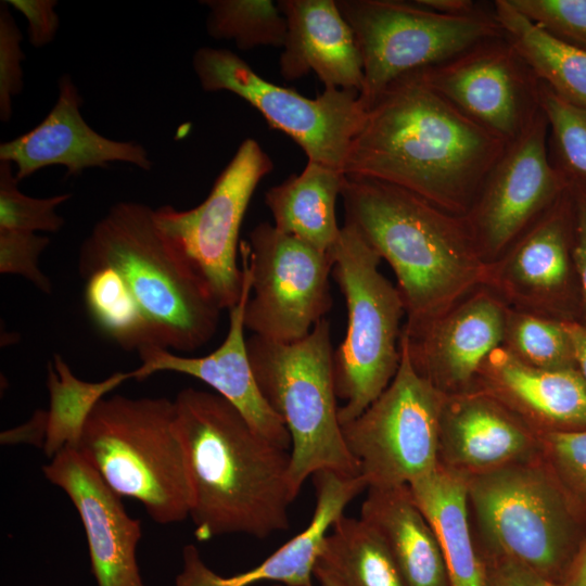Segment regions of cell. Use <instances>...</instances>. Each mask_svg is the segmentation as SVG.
Masks as SVG:
<instances>
[{"instance_id": "cell-1", "label": "cell", "mask_w": 586, "mask_h": 586, "mask_svg": "<svg viewBox=\"0 0 586 586\" xmlns=\"http://www.w3.org/2000/svg\"><path fill=\"white\" fill-rule=\"evenodd\" d=\"M507 143L415 71L392 81L367 107L343 173L397 186L462 217Z\"/></svg>"}, {"instance_id": "cell-2", "label": "cell", "mask_w": 586, "mask_h": 586, "mask_svg": "<svg viewBox=\"0 0 586 586\" xmlns=\"http://www.w3.org/2000/svg\"><path fill=\"white\" fill-rule=\"evenodd\" d=\"M199 542L244 534L264 539L290 526L296 498L291 453L255 431L225 398L193 387L174 399Z\"/></svg>"}, {"instance_id": "cell-3", "label": "cell", "mask_w": 586, "mask_h": 586, "mask_svg": "<svg viewBox=\"0 0 586 586\" xmlns=\"http://www.w3.org/2000/svg\"><path fill=\"white\" fill-rule=\"evenodd\" d=\"M341 196L345 224L391 266L407 322L432 319L482 285L486 264L462 217L360 176L344 175Z\"/></svg>"}, {"instance_id": "cell-4", "label": "cell", "mask_w": 586, "mask_h": 586, "mask_svg": "<svg viewBox=\"0 0 586 586\" xmlns=\"http://www.w3.org/2000/svg\"><path fill=\"white\" fill-rule=\"evenodd\" d=\"M102 267L124 278L153 345L192 352L215 335L221 309L150 206L118 202L93 226L80 246L78 268L84 278Z\"/></svg>"}, {"instance_id": "cell-5", "label": "cell", "mask_w": 586, "mask_h": 586, "mask_svg": "<svg viewBox=\"0 0 586 586\" xmlns=\"http://www.w3.org/2000/svg\"><path fill=\"white\" fill-rule=\"evenodd\" d=\"M466 480L482 559L511 560L559 585L586 543V507L544 456Z\"/></svg>"}, {"instance_id": "cell-6", "label": "cell", "mask_w": 586, "mask_h": 586, "mask_svg": "<svg viewBox=\"0 0 586 586\" xmlns=\"http://www.w3.org/2000/svg\"><path fill=\"white\" fill-rule=\"evenodd\" d=\"M77 450L116 495L139 501L154 522L189 518L192 492L174 400L105 396Z\"/></svg>"}, {"instance_id": "cell-7", "label": "cell", "mask_w": 586, "mask_h": 586, "mask_svg": "<svg viewBox=\"0 0 586 586\" xmlns=\"http://www.w3.org/2000/svg\"><path fill=\"white\" fill-rule=\"evenodd\" d=\"M246 346L258 387L291 437L294 496L319 471L360 476L339 420L330 322L322 319L293 343L252 334Z\"/></svg>"}, {"instance_id": "cell-8", "label": "cell", "mask_w": 586, "mask_h": 586, "mask_svg": "<svg viewBox=\"0 0 586 586\" xmlns=\"http://www.w3.org/2000/svg\"><path fill=\"white\" fill-rule=\"evenodd\" d=\"M332 277L344 296L347 328L333 352L341 425L358 417L395 377L400 364L405 305L396 285L379 270L381 257L351 225L330 250Z\"/></svg>"}, {"instance_id": "cell-9", "label": "cell", "mask_w": 586, "mask_h": 586, "mask_svg": "<svg viewBox=\"0 0 586 586\" xmlns=\"http://www.w3.org/2000/svg\"><path fill=\"white\" fill-rule=\"evenodd\" d=\"M358 41L364 63L360 99L368 107L395 79L445 62L504 36L493 11L446 15L394 0H336Z\"/></svg>"}, {"instance_id": "cell-10", "label": "cell", "mask_w": 586, "mask_h": 586, "mask_svg": "<svg viewBox=\"0 0 586 586\" xmlns=\"http://www.w3.org/2000/svg\"><path fill=\"white\" fill-rule=\"evenodd\" d=\"M192 67L204 91L237 94L270 127L293 139L308 161L343 173L351 143L367 112L358 91L324 89L309 99L264 79L238 54L222 48H199Z\"/></svg>"}, {"instance_id": "cell-11", "label": "cell", "mask_w": 586, "mask_h": 586, "mask_svg": "<svg viewBox=\"0 0 586 586\" xmlns=\"http://www.w3.org/2000/svg\"><path fill=\"white\" fill-rule=\"evenodd\" d=\"M400 354L388 386L358 417L342 424L345 445L367 488L409 485L438 464L444 394L415 370L402 345Z\"/></svg>"}, {"instance_id": "cell-12", "label": "cell", "mask_w": 586, "mask_h": 586, "mask_svg": "<svg viewBox=\"0 0 586 586\" xmlns=\"http://www.w3.org/2000/svg\"><path fill=\"white\" fill-rule=\"evenodd\" d=\"M251 273L245 329L266 340L304 339L331 309L332 259L268 222L258 224L240 243Z\"/></svg>"}, {"instance_id": "cell-13", "label": "cell", "mask_w": 586, "mask_h": 586, "mask_svg": "<svg viewBox=\"0 0 586 586\" xmlns=\"http://www.w3.org/2000/svg\"><path fill=\"white\" fill-rule=\"evenodd\" d=\"M272 168L259 143L247 138L201 204L187 211L170 205L154 209L157 225L184 253L221 310L240 300V228L256 187Z\"/></svg>"}, {"instance_id": "cell-14", "label": "cell", "mask_w": 586, "mask_h": 586, "mask_svg": "<svg viewBox=\"0 0 586 586\" xmlns=\"http://www.w3.org/2000/svg\"><path fill=\"white\" fill-rule=\"evenodd\" d=\"M549 127L540 107L507 146L462 216L487 265L495 262L566 190L568 178L549 153Z\"/></svg>"}, {"instance_id": "cell-15", "label": "cell", "mask_w": 586, "mask_h": 586, "mask_svg": "<svg viewBox=\"0 0 586 586\" xmlns=\"http://www.w3.org/2000/svg\"><path fill=\"white\" fill-rule=\"evenodd\" d=\"M573 240L574 212L566 188L495 262L486 265L482 285L509 308L578 322L581 293Z\"/></svg>"}, {"instance_id": "cell-16", "label": "cell", "mask_w": 586, "mask_h": 586, "mask_svg": "<svg viewBox=\"0 0 586 586\" xmlns=\"http://www.w3.org/2000/svg\"><path fill=\"white\" fill-rule=\"evenodd\" d=\"M417 72L461 113L506 142L539 110V81L505 35Z\"/></svg>"}, {"instance_id": "cell-17", "label": "cell", "mask_w": 586, "mask_h": 586, "mask_svg": "<svg viewBox=\"0 0 586 586\" xmlns=\"http://www.w3.org/2000/svg\"><path fill=\"white\" fill-rule=\"evenodd\" d=\"M508 307L480 285L438 316L403 324L400 345L415 370L443 394L473 390L491 352L502 345Z\"/></svg>"}, {"instance_id": "cell-18", "label": "cell", "mask_w": 586, "mask_h": 586, "mask_svg": "<svg viewBox=\"0 0 586 586\" xmlns=\"http://www.w3.org/2000/svg\"><path fill=\"white\" fill-rule=\"evenodd\" d=\"M42 473L77 510L97 586H146L137 560L141 520L127 513L122 497L75 448L61 450L42 467Z\"/></svg>"}, {"instance_id": "cell-19", "label": "cell", "mask_w": 586, "mask_h": 586, "mask_svg": "<svg viewBox=\"0 0 586 586\" xmlns=\"http://www.w3.org/2000/svg\"><path fill=\"white\" fill-rule=\"evenodd\" d=\"M242 291L239 302L229 309V328L224 342L202 357L177 355L169 349L146 345L138 353L141 365L131 370L133 380L171 371L201 380L230 403L259 434L291 449L290 434L270 408L256 382L244 336V313L251 294V273L241 257Z\"/></svg>"}, {"instance_id": "cell-20", "label": "cell", "mask_w": 586, "mask_h": 586, "mask_svg": "<svg viewBox=\"0 0 586 586\" xmlns=\"http://www.w3.org/2000/svg\"><path fill=\"white\" fill-rule=\"evenodd\" d=\"M58 90L55 104L36 127L0 144V162L15 165L18 182L52 165L65 166L66 177L89 167L107 168L113 162L152 169L143 145L109 139L86 123L80 114L82 98L68 74L60 77Z\"/></svg>"}, {"instance_id": "cell-21", "label": "cell", "mask_w": 586, "mask_h": 586, "mask_svg": "<svg viewBox=\"0 0 586 586\" xmlns=\"http://www.w3.org/2000/svg\"><path fill=\"white\" fill-rule=\"evenodd\" d=\"M543 456L540 433L480 388L444 394L438 422V463L463 475Z\"/></svg>"}, {"instance_id": "cell-22", "label": "cell", "mask_w": 586, "mask_h": 586, "mask_svg": "<svg viewBox=\"0 0 586 586\" xmlns=\"http://www.w3.org/2000/svg\"><path fill=\"white\" fill-rule=\"evenodd\" d=\"M316 504L310 523L278 550L252 569L225 576L213 571L199 549L188 544L182 549V568L175 586H255L271 582L283 586H314L315 568L323 542L347 505L367 485L360 476L319 471L313 476Z\"/></svg>"}, {"instance_id": "cell-23", "label": "cell", "mask_w": 586, "mask_h": 586, "mask_svg": "<svg viewBox=\"0 0 586 586\" xmlns=\"http://www.w3.org/2000/svg\"><path fill=\"white\" fill-rule=\"evenodd\" d=\"M474 388L491 394L538 433L586 430V382L577 369H542L502 346L483 361Z\"/></svg>"}, {"instance_id": "cell-24", "label": "cell", "mask_w": 586, "mask_h": 586, "mask_svg": "<svg viewBox=\"0 0 586 586\" xmlns=\"http://www.w3.org/2000/svg\"><path fill=\"white\" fill-rule=\"evenodd\" d=\"M286 37L280 74L295 80L314 72L324 89L364 87V63L356 36L333 0H280Z\"/></svg>"}, {"instance_id": "cell-25", "label": "cell", "mask_w": 586, "mask_h": 586, "mask_svg": "<svg viewBox=\"0 0 586 586\" xmlns=\"http://www.w3.org/2000/svg\"><path fill=\"white\" fill-rule=\"evenodd\" d=\"M360 518L381 536L406 586H450L436 535L408 485L367 488Z\"/></svg>"}, {"instance_id": "cell-26", "label": "cell", "mask_w": 586, "mask_h": 586, "mask_svg": "<svg viewBox=\"0 0 586 586\" xmlns=\"http://www.w3.org/2000/svg\"><path fill=\"white\" fill-rule=\"evenodd\" d=\"M408 486L436 535L450 586H485V565L471 524L466 475L438 463Z\"/></svg>"}, {"instance_id": "cell-27", "label": "cell", "mask_w": 586, "mask_h": 586, "mask_svg": "<svg viewBox=\"0 0 586 586\" xmlns=\"http://www.w3.org/2000/svg\"><path fill=\"white\" fill-rule=\"evenodd\" d=\"M343 179L342 171L308 161L300 175H292L265 193L273 226L322 253H329L341 232L335 206Z\"/></svg>"}, {"instance_id": "cell-28", "label": "cell", "mask_w": 586, "mask_h": 586, "mask_svg": "<svg viewBox=\"0 0 586 586\" xmlns=\"http://www.w3.org/2000/svg\"><path fill=\"white\" fill-rule=\"evenodd\" d=\"M493 13L506 39L538 81L562 99L586 109V50L550 36L518 12L509 0H496Z\"/></svg>"}, {"instance_id": "cell-29", "label": "cell", "mask_w": 586, "mask_h": 586, "mask_svg": "<svg viewBox=\"0 0 586 586\" xmlns=\"http://www.w3.org/2000/svg\"><path fill=\"white\" fill-rule=\"evenodd\" d=\"M316 566L344 586H406L385 543L361 518L343 514L334 522Z\"/></svg>"}, {"instance_id": "cell-30", "label": "cell", "mask_w": 586, "mask_h": 586, "mask_svg": "<svg viewBox=\"0 0 586 586\" xmlns=\"http://www.w3.org/2000/svg\"><path fill=\"white\" fill-rule=\"evenodd\" d=\"M128 380L132 371L115 372L99 382L77 378L65 359L54 354L48 364L47 434L43 451L50 459L66 447L78 448L85 424L97 404Z\"/></svg>"}, {"instance_id": "cell-31", "label": "cell", "mask_w": 586, "mask_h": 586, "mask_svg": "<svg viewBox=\"0 0 586 586\" xmlns=\"http://www.w3.org/2000/svg\"><path fill=\"white\" fill-rule=\"evenodd\" d=\"M84 279L87 310L106 336L126 351L153 345L140 307L117 270L102 267Z\"/></svg>"}, {"instance_id": "cell-32", "label": "cell", "mask_w": 586, "mask_h": 586, "mask_svg": "<svg viewBox=\"0 0 586 586\" xmlns=\"http://www.w3.org/2000/svg\"><path fill=\"white\" fill-rule=\"evenodd\" d=\"M206 31L216 40H230L240 50L260 46L282 48L286 20L271 0H204Z\"/></svg>"}, {"instance_id": "cell-33", "label": "cell", "mask_w": 586, "mask_h": 586, "mask_svg": "<svg viewBox=\"0 0 586 586\" xmlns=\"http://www.w3.org/2000/svg\"><path fill=\"white\" fill-rule=\"evenodd\" d=\"M501 346L531 367L576 369L572 343L561 321L508 307Z\"/></svg>"}, {"instance_id": "cell-34", "label": "cell", "mask_w": 586, "mask_h": 586, "mask_svg": "<svg viewBox=\"0 0 586 586\" xmlns=\"http://www.w3.org/2000/svg\"><path fill=\"white\" fill-rule=\"evenodd\" d=\"M538 105L549 127V153L553 165L569 178L586 181V109L538 86Z\"/></svg>"}, {"instance_id": "cell-35", "label": "cell", "mask_w": 586, "mask_h": 586, "mask_svg": "<svg viewBox=\"0 0 586 586\" xmlns=\"http://www.w3.org/2000/svg\"><path fill=\"white\" fill-rule=\"evenodd\" d=\"M17 183L12 164L0 162V230L59 232L65 221L56 207L72 194L31 198L21 192Z\"/></svg>"}, {"instance_id": "cell-36", "label": "cell", "mask_w": 586, "mask_h": 586, "mask_svg": "<svg viewBox=\"0 0 586 586\" xmlns=\"http://www.w3.org/2000/svg\"><path fill=\"white\" fill-rule=\"evenodd\" d=\"M550 36L586 50V0H509Z\"/></svg>"}, {"instance_id": "cell-37", "label": "cell", "mask_w": 586, "mask_h": 586, "mask_svg": "<svg viewBox=\"0 0 586 586\" xmlns=\"http://www.w3.org/2000/svg\"><path fill=\"white\" fill-rule=\"evenodd\" d=\"M540 438L545 460L586 507V430L540 433Z\"/></svg>"}, {"instance_id": "cell-38", "label": "cell", "mask_w": 586, "mask_h": 586, "mask_svg": "<svg viewBox=\"0 0 586 586\" xmlns=\"http://www.w3.org/2000/svg\"><path fill=\"white\" fill-rule=\"evenodd\" d=\"M50 239L35 232L0 230V272L17 275L43 293H51L52 283L39 267V257Z\"/></svg>"}, {"instance_id": "cell-39", "label": "cell", "mask_w": 586, "mask_h": 586, "mask_svg": "<svg viewBox=\"0 0 586 586\" xmlns=\"http://www.w3.org/2000/svg\"><path fill=\"white\" fill-rule=\"evenodd\" d=\"M22 34L11 15L7 1L0 4V119L12 117L13 98L23 91L22 61L25 54L21 48Z\"/></svg>"}, {"instance_id": "cell-40", "label": "cell", "mask_w": 586, "mask_h": 586, "mask_svg": "<svg viewBox=\"0 0 586 586\" xmlns=\"http://www.w3.org/2000/svg\"><path fill=\"white\" fill-rule=\"evenodd\" d=\"M566 178L574 212L573 253L581 293L578 322L586 328V181Z\"/></svg>"}, {"instance_id": "cell-41", "label": "cell", "mask_w": 586, "mask_h": 586, "mask_svg": "<svg viewBox=\"0 0 586 586\" xmlns=\"http://www.w3.org/2000/svg\"><path fill=\"white\" fill-rule=\"evenodd\" d=\"M27 21L28 40L35 48L50 43L59 29L60 20L55 0H7Z\"/></svg>"}, {"instance_id": "cell-42", "label": "cell", "mask_w": 586, "mask_h": 586, "mask_svg": "<svg viewBox=\"0 0 586 586\" xmlns=\"http://www.w3.org/2000/svg\"><path fill=\"white\" fill-rule=\"evenodd\" d=\"M485 565V586H559L506 559L483 560Z\"/></svg>"}, {"instance_id": "cell-43", "label": "cell", "mask_w": 586, "mask_h": 586, "mask_svg": "<svg viewBox=\"0 0 586 586\" xmlns=\"http://www.w3.org/2000/svg\"><path fill=\"white\" fill-rule=\"evenodd\" d=\"M47 420L48 415L46 410L39 409L35 411L27 422L2 432L0 435L1 444H30L43 448L47 434Z\"/></svg>"}, {"instance_id": "cell-44", "label": "cell", "mask_w": 586, "mask_h": 586, "mask_svg": "<svg viewBox=\"0 0 586 586\" xmlns=\"http://www.w3.org/2000/svg\"><path fill=\"white\" fill-rule=\"evenodd\" d=\"M563 323L572 343L576 369L586 382V328L576 321Z\"/></svg>"}, {"instance_id": "cell-45", "label": "cell", "mask_w": 586, "mask_h": 586, "mask_svg": "<svg viewBox=\"0 0 586 586\" xmlns=\"http://www.w3.org/2000/svg\"><path fill=\"white\" fill-rule=\"evenodd\" d=\"M415 3L446 15H468L480 10L471 0H416Z\"/></svg>"}, {"instance_id": "cell-46", "label": "cell", "mask_w": 586, "mask_h": 586, "mask_svg": "<svg viewBox=\"0 0 586 586\" xmlns=\"http://www.w3.org/2000/svg\"><path fill=\"white\" fill-rule=\"evenodd\" d=\"M559 586H586V543Z\"/></svg>"}, {"instance_id": "cell-47", "label": "cell", "mask_w": 586, "mask_h": 586, "mask_svg": "<svg viewBox=\"0 0 586 586\" xmlns=\"http://www.w3.org/2000/svg\"><path fill=\"white\" fill-rule=\"evenodd\" d=\"M314 574L320 586H344L333 574L320 566L315 568Z\"/></svg>"}, {"instance_id": "cell-48", "label": "cell", "mask_w": 586, "mask_h": 586, "mask_svg": "<svg viewBox=\"0 0 586 586\" xmlns=\"http://www.w3.org/2000/svg\"><path fill=\"white\" fill-rule=\"evenodd\" d=\"M269 586H283V585H281V584H271Z\"/></svg>"}, {"instance_id": "cell-49", "label": "cell", "mask_w": 586, "mask_h": 586, "mask_svg": "<svg viewBox=\"0 0 586 586\" xmlns=\"http://www.w3.org/2000/svg\"><path fill=\"white\" fill-rule=\"evenodd\" d=\"M41 586H50V585H41Z\"/></svg>"}]
</instances>
